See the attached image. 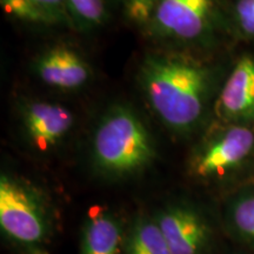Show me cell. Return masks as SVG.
Segmentation results:
<instances>
[{
    "mask_svg": "<svg viewBox=\"0 0 254 254\" xmlns=\"http://www.w3.org/2000/svg\"><path fill=\"white\" fill-rule=\"evenodd\" d=\"M138 81L152 112L179 135L192 134L204 124L217 85L213 67L176 52L145 56Z\"/></svg>",
    "mask_w": 254,
    "mask_h": 254,
    "instance_id": "1",
    "label": "cell"
},
{
    "mask_svg": "<svg viewBox=\"0 0 254 254\" xmlns=\"http://www.w3.org/2000/svg\"><path fill=\"white\" fill-rule=\"evenodd\" d=\"M157 159V147L144 120L128 105H114L95 126L91 160L107 179H127L145 172Z\"/></svg>",
    "mask_w": 254,
    "mask_h": 254,
    "instance_id": "2",
    "label": "cell"
},
{
    "mask_svg": "<svg viewBox=\"0 0 254 254\" xmlns=\"http://www.w3.org/2000/svg\"><path fill=\"white\" fill-rule=\"evenodd\" d=\"M0 228L8 241L24 251L40 252L55 231V213L40 187L23 177H0Z\"/></svg>",
    "mask_w": 254,
    "mask_h": 254,
    "instance_id": "3",
    "label": "cell"
},
{
    "mask_svg": "<svg viewBox=\"0 0 254 254\" xmlns=\"http://www.w3.org/2000/svg\"><path fill=\"white\" fill-rule=\"evenodd\" d=\"M253 165V127L219 123L190 152L187 171L200 183L222 185L244 176Z\"/></svg>",
    "mask_w": 254,
    "mask_h": 254,
    "instance_id": "4",
    "label": "cell"
},
{
    "mask_svg": "<svg viewBox=\"0 0 254 254\" xmlns=\"http://www.w3.org/2000/svg\"><path fill=\"white\" fill-rule=\"evenodd\" d=\"M215 12V0H160L146 30L158 39L194 44L213 30Z\"/></svg>",
    "mask_w": 254,
    "mask_h": 254,
    "instance_id": "5",
    "label": "cell"
},
{
    "mask_svg": "<svg viewBox=\"0 0 254 254\" xmlns=\"http://www.w3.org/2000/svg\"><path fill=\"white\" fill-rule=\"evenodd\" d=\"M171 254H211L214 231L201 208L187 201H174L153 214Z\"/></svg>",
    "mask_w": 254,
    "mask_h": 254,
    "instance_id": "6",
    "label": "cell"
},
{
    "mask_svg": "<svg viewBox=\"0 0 254 254\" xmlns=\"http://www.w3.org/2000/svg\"><path fill=\"white\" fill-rule=\"evenodd\" d=\"M213 110L220 123L254 128V56L237 60L215 97Z\"/></svg>",
    "mask_w": 254,
    "mask_h": 254,
    "instance_id": "7",
    "label": "cell"
},
{
    "mask_svg": "<svg viewBox=\"0 0 254 254\" xmlns=\"http://www.w3.org/2000/svg\"><path fill=\"white\" fill-rule=\"evenodd\" d=\"M20 119L26 140L39 152H47L62 142L74 125L68 107L44 100L24 103Z\"/></svg>",
    "mask_w": 254,
    "mask_h": 254,
    "instance_id": "8",
    "label": "cell"
},
{
    "mask_svg": "<svg viewBox=\"0 0 254 254\" xmlns=\"http://www.w3.org/2000/svg\"><path fill=\"white\" fill-rule=\"evenodd\" d=\"M33 72L47 86L64 92L80 90L92 77L91 66L84 57L66 45L44 51L34 60Z\"/></svg>",
    "mask_w": 254,
    "mask_h": 254,
    "instance_id": "9",
    "label": "cell"
},
{
    "mask_svg": "<svg viewBox=\"0 0 254 254\" xmlns=\"http://www.w3.org/2000/svg\"><path fill=\"white\" fill-rule=\"evenodd\" d=\"M126 230L110 208L95 206L87 212L81 231L80 254H124Z\"/></svg>",
    "mask_w": 254,
    "mask_h": 254,
    "instance_id": "10",
    "label": "cell"
},
{
    "mask_svg": "<svg viewBox=\"0 0 254 254\" xmlns=\"http://www.w3.org/2000/svg\"><path fill=\"white\" fill-rule=\"evenodd\" d=\"M6 15L14 20L39 26L71 24L67 0H0Z\"/></svg>",
    "mask_w": 254,
    "mask_h": 254,
    "instance_id": "11",
    "label": "cell"
},
{
    "mask_svg": "<svg viewBox=\"0 0 254 254\" xmlns=\"http://www.w3.org/2000/svg\"><path fill=\"white\" fill-rule=\"evenodd\" d=\"M224 222L234 239L254 250V184L240 187L228 196Z\"/></svg>",
    "mask_w": 254,
    "mask_h": 254,
    "instance_id": "12",
    "label": "cell"
},
{
    "mask_svg": "<svg viewBox=\"0 0 254 254\" xmlns=\"http://www.w3.org/2000/svg\"><path fill=\"white\" fill-rule=\"evenodd\" d=\"M124 254H171L153 215L141 214L134 218L126 230Z\"/></svg>",
    "mask_w": 254,
    "mask_h": 254,
    "instance_id": "13",
    "label": "cell"
},
{
    "mask_svg": "<svg viewBox=\"0 0 254 254\" xmlns=\"http://www.w3.org/2000/svg\"><path fill=\"white\" fill-rule=\"evenodd\" d=\"M114 0H67L72 25L85 31L103 26L109 20Z\"/></svg>",
    "mask_w": 254,
    "mask_h": 254,
    "instance_id": "14",
    "label": "cell"
},
{
    "mask_svg": "<svg viewBox=\"0 0 254 254\" xmlns=\"http://www.w3.org/2000/svg\"><path fill=\"white\" fill-rule=\"evenodd\" d=\"M160 0H123L124 11L128 20L140 26H147Z\"/></svg>",
    "mask_w": 254,
    "mask_h": 254,
    "instance_id": "15",
    "label": "cell"
},
{
    "mask_svg": "<svg viewBox=\"0 0 254 254\" xmlns=\"http://www.w3.org/2000/svg\"><path fill=\"white\" fill-rule=\"evenodd\" d=\"M234 19L241 34L254 40V0H237Z\"/></svg>",
    "mask_w": 254,
    "mask_h": 254,
    "instance_id": "16",
    "label": "cell"
},
{
    "mask_svg": "<svg viewBox=\"0 0 254 254\" xmlns=\"http://www.w3.org/2000/svg\"><path fill=\"white\" fill-rule=\"evenodd\" d=\"M36 254H50V253H47V252H43V251H40V252H38V253H36Z\"/></svg>",
    "mask_w": 254,
    "mask_h": 254,
    "instance_id": "17",
    "label": "cell"
}]
</instances>
